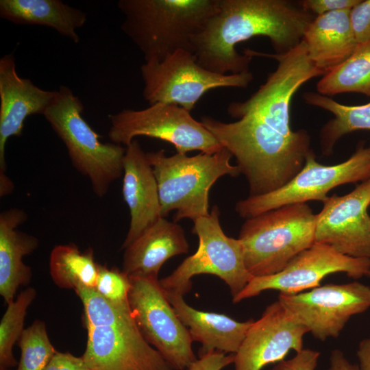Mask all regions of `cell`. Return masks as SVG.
I'll return each instance as SVG.
<instances>
[{"instance_id":"cell-38","label":"cell","mask_w":370,"mask_h":370,"mask_svg":"<svg viewBox=\"0 0 370 370\" xmlns=\"http://www.w3.org/2000/svg\"><path fill=\"white\" fill-rule=\"evenodd\" d=\"M1 370H8L7 369H1Z\"/></svg>"},{"instance_id":"cell-6","label":"cell","mask_w":370,"mask_h":370,"mask_svg":"<svg viewBox=\"0 0 370 370\" xmlns=\"http://www.w3.org/2000/svg\"><path fill=\"white\" fill-rule=\"evenodd\" d=\"M317 215L306 204H294L247 219L238 239L253 277L275 274L314 243Z\"/></svg>"},{"instance_id":"cell-31","label":"cell","mask_w":370,"mask_h":370,"mask_svg":"<svg viewBox=\"0 0 370 370\" xmlns=\"http://www.w3.org/2000/svg\"><path fill=\"white\" fill-rule=\"evenodd\" d=\"M320 353L311 349H302L289 360H283L272 370H315Z\"/></svg>"},{"instance_id":"cell-2","label":"cell","mask_w":370,"mask_h":370,"mask_svg":"<svg viewBox=\"0 0 370 370\" xmlns=\"http://www.w3.org/2000/svg\"><path fill=\"white\" fill-rule=\"evenodd\" d=\"M315 16L287 0H219L218 10L191 40L199 65L227 75L249 71L252 58L237 44L255 36L269 38L275 54H284L303 40Z\"/></svg>"},{"instance_id":"cell-30","label":"cell","mask_w":370,"mask_h":370,"mask_svg":"<svg viewBox=\"0 0 370 370\" xmlns=\"http://www.w3.org/2000/svg\"><path fill=\"white\" fill-rule=\"evenodd\" d=\"M349 18L357 42H370V0H360L350 10Z\"/></svg>"},{"instance_id":"cell-28","label":"cell","mask_w":370,"mask_h":370,"mask_svg":"<svg viewBox=\"0 0 370 370\" xmlns=\"http://www.w3.org/2000/svg\"><path fill=\"white\" fill-rule=\"evenodd\" d=\"M21 358L16 370H43L56 350L51 343L46 324L34 321L25 329L17 343Z\"/></svg>"},{"instance_id":"cell-20","label":"cell","mask_w":370,"mask_h":370,"mask_svg":"<svg viewBox=\"0 0 370 370\" xmlns=\"http://www.w3.org/2000/svg\"><path fill=\"white\" fill-rule=\"evenodd\" d=\"M164 292L193 341L202 345L201 355L213 351L235 354L254 321L240 322L223 314L199 310L189 306L183 295Z\"/></svg>"},{"instance_id":"cell-29","label":"cell","mask_w":370,"mask_h":370,"mask_svg":"<svg viewBox=\"0 0 370 370\" xmlns=\"http://www.w3.org/2000/svg\"><path fill=\"white\" fill-rule=\"evenodd\" d=\"M130 278L122 270L99 265L95 290L105 299L114 303L127 301Z\"/></svg>"},{"instance_id":"cell-22","label":"cell","mask_w":370,"mask_h":370,"mask_svg":"<svg viewBox=\"0 0 370 370\" xmlns=\"http://www.w3.org/2000/svg\"><path fill=\"white\" fill-rule=\"evenodd\" d=\"M350 10L317 16L305 32L303 40L309 58L324 75L346 60L358 45L351 25Z\"/></svg>"},{"instance_id":"cell-24","label":"cell","mask_w":370,"mask_h":370,"mask_svg":"<svg viewBox=\"0 0 370 370\" xmlns=\"http://www.w3.org/2000/svg\"><path fill=\"white\" fill-rule=\"evenodd\" d=\"M303 98L306 103L334 115L321 130V147L325 155L332 153L335 144L344 135L357 130H370V102L347 106L317 92H305Z\"/></svg>"},{"instance_id":"cell-11","label":"cell","mask_w":370,"mask_h":370,"mask_svg":"<svg viewBox=\"0 0 370 370\" xmlns=\"http://www.w3.org/2000/svg\"><path fill=\"white\" fill-rule=\"evenodd\" d=\"M109 119L108 137L116 144L127 146L137 136H147L171 143L180 153H214L223 147L190 111L177 105L156 103L143 110L124 109Z\"/></svg>"},{"instance_id":"cell-27","label":"cell","mask_w":370,"mask_h":370,"mask_svg":"<svg viewBox=\"0 0 370 370\" xmlns=\"http://www.w3.org/2000/svg\"><path fill=\"white\" fill-rule=\"evenodd\" d=\"M36 297V290L28 287L21 291L16 299L8 304L0 322L1 369H8L18 364L13 354V347L25 330L23 326L27 308Z\"/></svg>"},{"instance_id":"cell-32","label":"cell","mask_w":370,"mask_h":370,"mask_svg":"<svg viewBox=\"0 0 370 370\" xmlns=\"http://www.w3.org/2000/svg\"><path fill=\"white\" fill-rule=\"evenodd\" d=\"M360 0H303L299 5L306 11L319 16L325 13L352 10Z\"/></svg>"},{"instance_id":"cell-36","label":"cell","mask_w":370,"mask_h":370,"mask_svg":"<svg viewBox=\"0 0 370 370\" xmlns=\"http://www.w3.org/2000/svg\"><path fill=\"white\" fill-rule=\"evenodd\" d=\"M357 357L360 370H370V336L360 342Z\"/></svg>"},{"instance_id":"cell-18","label":"cell","mask_w":370,"mask_h":370,"mask_svg":"<svg viewBox=\"0 0 370 370\" xmlns=\"http://www.w3.org/2000/svg\"><path fill=\"white\" fill-rule=\"evenodd\" d=\"M123 175V196L130 214L124 249L162 216L156 179L147 153L136 140L126 146Z\"/></svg>"},{"instance_id":"cell-7","label":"cell","mask_w":370,"mask_h":370,"mask_svg":"<svg viewBox=\"0 0 370 370\" xmlns=\"http://www.w3.org/2000/svg\"><path fill=\"white\" fill-rule=\"evenodd\" d=\"M83 111L81 100L61 86L43 116L64 144L73 166L89 180L95 194L103 197L123 175L126 148L102 143L83 118Z\"/></svg>"},{"instance_id":"cell-17","label":"cell","mask_w":370,"mask_h":370,"mask_svg":"<svg viewBox=\"0 0 370 370\" xmlns=\"http://www.w3.org/2000/svg\"><path fill=\"white\" fill-rule=\"evenodd\" d=\"M57 90H46L30 79L20 77L12 53L0 59V177L6 169L5 146L12 136L22 134L25 119L30 115H43L54 99Z\"/></svg>"},{"instance_id":"cell-1","label":"cell","mask_w":370,"mask_h":370,"mask_svg":"<svg viewBox=\"0 0 370 370\" xmlns=\"http://www.w3.org/2000/svg\"><path fill=\"white\" fill-rule=\"evenodd\" d=\"M245 53L271 58L277 67L247 99L228 105L227 113L236 121L225 123L206 116L201 123L236 158L250 193L258 195L288 183L314 153L308 132L291 127V103L304 84L324 73L309 58L304 40L284 54L249 49Z\"/></svg>"},{"instance_id":"cell-21","label":"cell","mask_w":370,"mask_h":370,"mask_svg":"<svg viewBox=\"0 0 370 370\" xmlns=\"http://www.w3.org/2000/svg\"><path fill=\"white\" fill-rule=\"evenodd\" d=\"M27 219L26 212L14 208L0 214V295L8 304L14 300L18 288L32 280L30 267L23 258L34 251L38 240L17 227Z\"/></svg>"},{"instance_id":"cell-26","label":"cell","mask_w":370,"mask_h":370,"mask_svg":"<svg viewBox=\"0 0 370 370\" xmlns=\"http://www.w3.org/2000/svg\"><path fill=\"white\" fill-rule=\"evenodd\" d=\"M317 91L330 97L347 92L370 97V42L358 44L346 60L323 75Z\"/></svg>"},{"instance_id":"cell-9","label":"cell","mask_w":370,"mask_h":370,"mask_svg":"<svg viewBox=\"0 0 370 370\" xmlns=\"http://www.w3.org/2000/svg\"><path fill=\"white\" fill-rule=\"evenodd\" d=\"M143 95L149 105H177L190 112L208 91L223 87L246 88L254 76L249 71L222 75L199 65L190 51L179 49L163 60L145 62L140 67Z\"/></svg>"},{"instance_id":"cell-25","label":"cell","mask_w":370,"mask_h":370,"mask_svg":"<svg viewBox=\"0 0 370 370\" xmlns=\"http://www.w3.org/2000/svg\"><path fill=\"white\" fill-rule=\"evenodd\" d=\"M99 265L95 260L91 248L81 251L75 244L56 245L49 256L51 278L61 288L95 289Z\"/></svg>"},{"instance_id":"cell-34","label":"cell","mask_w":370,"mask_h":370,"mask_svg":"<svg viewBox=\"0 0 370 370\" xmlns=\"http://www.w3.org/2000/svg\"><path fill=\"white\" fill-rule=\"evenodd\" d=\"M43 370H90L82 356L56 351Z\"/></svg>"},{"instance_id":"cell-33","label":"cell","mask_w":370,"mask_h":370,"mask_svg":"<svg viewBox=\"0 0 370 370\" xmlns=\"http://www.w3.org/2000/svg\"><path fill=\"white\" fill-rule=\"evenodd\" d=\"M234 355L213 351L200 356L184 370H221L234 362Z\"/></svg>"},{"instance_id":"cell-3","label":"cell","mask_w":370,"mask_h":370,"mask_svg":"<svg viewBox=\"0 0 370 370\" xmlns=\"http://www.w3.org/2000/svg\"><path fill=\"white\" fill-rule=\"evenodd\" d=\"M87 330L82 357L90 370H175L139 330L128 301L114 303L94 288L74 291Z\"/></svg>"},{"instance_id":"cell-16","label":"cell","mask_w":370,"mask_h":370,"mask_svg":"<svg viewBox=\"0 0 370 370\" xmlns=\"http://www.w3.org/2000/svg\"><path fill=\"white\" fill-rule=\"evenodd\" d=\"M306 333V328L276 300L249 328L234 354V370H262L284 360L291 350L298 352L303 349Z\"/></svg>"},{"instance_id":"cell-23","label":"cell","mask_w":370,"mask_h":370,"mask_svg":"<svg viewBox=\"0 0 370 370\" xmlns=\"http://www.w3.org/2000/svg\"><path fill=\"white\" fill-rule=\"evenodd\" d=\"M0 16L17 25H36L53 29L78 43L77 32L87 14L60 0H1Z\"/></svg>"},{"instance_id":"cell-15","label":"cell","mask_w":370,"mask_h":370,"mask_svg":"<svg viewBox=\"0 0 370 370\" xmlns=\"http://www.w3.org/2000/svg\"><path fill=\"white\" fill-rule=\"evenodd\" d=\"M316 214L314 243L354 258L370 259V179L348 194L328 197Z\"/></svg>"},{"instance_id":"cell-19","label":"cell","mask_w":370,"mask_h":370,"mask_svg":"<svg viewBox=\"0 0 370 370\" xmlns=\"http://www.w3.org/2000/svg\"><path fill=\"white\" fill-rule=\"evenodd\" d=\"M188 249L183 227L161 217L124 249L122 271L128 277L158 278L166 260Z\"/></svg>"},{"instance_id":"cell-13","label":"cell","mask_w":370,"mask_h":370,"mask_svg":"<svg viewBox=\"0 0 370 370\" xmlns=\"http://www.w3.org/2000/svg\"><path fill=\"white\" fill-rule=\"evenodd\" d=\"M285 308L317 340L337 338L354 315L370 308V286L354 281L328 284L297 294L280 293Z\"/></svg>"},{"instance_id":"cell-5","label":"cell","mask_w":370,"mask_h":370,"mask_svg":"<svg viewBox=\"0 0 370 370\" xmlns=\"http://www.w3.org/2000/svg\"><path fill=\"white\" fill-rule=\"evenodd\" d=\"M232 156L225 147L193 156L180 153L166 156L164 150L147 153L158 187L162 217L172 210H175L174 222L208 215L212 186L222 176L241 174L230 163Z\"/></svg>"},{"instance_id":"cell-37","label":"cell","mask_w":370,"mask_h":370,"mask_svg":"<svg viewBox=\"0 0 370 370\" xmlns=\"http://www.w3.org/2000/svg\"><path fill=\"white\" fill-rule=\"evenodd\" d=\"M367 275L368 277H369V278H370V270H369V271H368V273H367V275Z\"/></svg>"},{"instance_id":"cell-12","label":"cell","mask_w":370,"mask_h":370,"mask_svg":"<svg viewBox=\"0 0 370 370\" xmlns=\"http://www.w3.org/2000/svg\"><path fill=\"white\" fill-rule=\"evenodd\" d=\"M129 278L128 304L141 334L175 370L186 369L197 359L192 348L193 341L158 278Z\"/></svg>"},{"instance_id":"cell-4","label":"cell","mask_w":370,"mask_h":370,"mask_svg":"<svg viewBox=\"0 0 370 370\" xmlns=\"http://www.w3.org/2000/svg\"><path fill=\"white\" fill-rule=\"evenodd\" d=\"M121 27L143 54L160 61L179 49L191 51V40L218 10L219 0H119Z\"/></svg>"},{"instance_id":"cell-35","label":"cell","mask_w":370,"mask_h":370,"mask_svg":"<svg viewBox=\"0 0 370 370\" xmlns=\"http://www.w3.org/2000/svg\"><path fill=\"white\" fill-rule=\"evenodd\" d=\"M328 370H360L358 365L351 363L340 349L332 351Z\"/></svg>"},{"instance_id":"cell-14","label":"cell","mask_w":370,"mask_h":370,"mask_svg":"<svg viewBox=\"0 0 370 370\" xmlns=\"http://www.w3.org/2000/svg\"><path fill=\"white\" fill-rule=\"evenodd\" d=\"M369 270V258L351 257L330 245L314 243L295 256L280 272L252 277L232 301L238 303L268 290L278 291L282 294H297L319 286L321 281L330 274L341 272L359 279Z\"/></svg>"},{"instance_id":"cell-8","label":"cell","mask_w":370,"mask_h":370,"mask_svg":"<svg viewBox=\"0 0 370 370\" xmlns=\"http://www.w3.org/2000/svg\"><path fill=\"white\" fill-rule=\"evenodd\" d=\"M219 215V207L214 206L208 215L193 221V233L198 236V249L169 275L159 280L164 291L184 296L192 288L193 276L210 274L227 284L234 298L252 278L245 265L241 241L224 233Z\"/></svg>"},{"instance_id":"cell-10","label":"cell","mask_w":370,"mask_h":370,"mask_svg":"<svg viewBox=\"0 0 370 370\" xmlns=\"http://www.w3.org/2000/svg\"><path fill=\"white\" fill-rule=\"evenodd\" d=\"M369 179L370 146L360 145L347 160L330 166L318 162L313 153L301 170L285 185L269 193L239 200L235 210L247 219L283 206L309 201L323 202L332 188Z\"/></svg>"}]
</instances>
